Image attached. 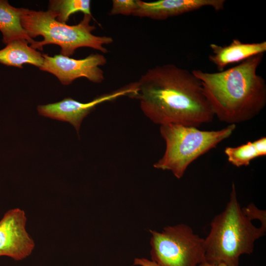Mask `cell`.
<instances>
[{
  "label": "cell",
  "mask_w": 266,
  "mask_h": 266,
  "mask_svg": "<svg viewBox=\"0 0 266 266\" xmlns=\"http://www.w3.org/2000/svg\"><path fill=\"white\" fill-rule=\"evenodd\" d=\"M20 8L21 25L28 35L33 39L38 35L43 37V40L36 41L31 46L35 50L42 51L44 45L56 44L61 47V55L69 57L76 49L82 47L106 53L108 50L103 45L113 42L111 37L92 33L96 28L90 25L91 16L85 14L78 24L68 25L58 21L57 14L50 10L43 11Z\"/></svg>",
  "instance_id": "obj_4"
},
{
  "label": "cell",
  "mask_w": 266,
  "mask_h": 266,
  "mask_svg": "<svg viewBox=\"0 0 266 266\" xmlns=\"http://www.w3.org/2000/svg\"><path fill=\"white\" fill-rule=\"evenodd\" d=\"M235 127L231 124L219 130L202 131L180 124L161 125L160 133L166 142V150L153 166L169 170L180 179L192 163L229 137Z\"/></svg>",
  "instance_id": "obj_5"
},
{
  "label": "cell",
  "mask_w": 266,
  "mask_h": 266,
  "mask_svg": "<svg viewBox=\"0 0 266 266\" xmlns=\"http://www.w3.org/2000/svg\"><path fill=\"white\" fill-rule=\"evenodd\" d=\"M238 201L232 184L225 209L210 223L204 238L205 261L213 265L238 266L240 256L253 253L256 240L265 235L266 227L255 226Z\"/></svg>",
  "instance_id": "obj_3"
},
{
  "label": "cell",
  "mask_w": 266,
  "mask_h": 266,
  "mask_svg": "<svg viewBox=\"0 0 266 266\" xmlns=\"http://www.w3.org/2000/svg\"><path fill=\"white\" fill-rule=\"evenodd\" d=\"M243 209L252 220L255 219L259 220L261 226L266 227V210L259 209L253 203L249 204L246 207H243Z\"/></svg>",
  "instance_id": "obj_17"
},
{
  "label": "cell",
  "mask_w": 266,
  "mask_h": 266,
  "mask_svg": "<svg viewBox=\"0 0 266 266\" xmlns=\"http://www.w3.org/2000/svg\"><path fill=\"white\" fill-rule=\"evenodd\" d=\"M25 212L18 208L7 211L0 220V257L21 261L34 249L33 240L26 230Z\"/></svg>",
  "instance_id": "obj_9"
},
{
  "label": "cell",
  "mask_w": 266,
  "mask_h": 266,
  "mask_svg": "<svg viewBox=\"0 0 266 266\" xmlns=\"http://www.w3.org/2000/svg\"><path fill=\"white\" fill-rule=\"evenodd\" d=\"M264 54L252 56L238 65L216 72L194 69L213 113L229 125L249 121L265 108L266 83L257 74Z\"/></svg>",
  "instance_id": "obj_2"
},
{
  "label": "cell",
  "mask_w": 266,
  "mask_h": 266,
  "mask_svg": "<svg viewBox=\"0 0 266 266\" xmlns=\"http://www.w3.org/2000/svg\"><path fill=\"white\" fill-rule=\"evenodd\" d=\"M25 40H14L0 50V63L23 68L24 64L40 67L43 63L42 54L29 46Z\"/></svg>",
  "instance_id": "obj_12"
},
{
  "label": "cell",
  "mask_w": 266,
  "mask_h": 266,
  "mask_svg": "<svg viewBox=\"0 0 266 266\" xmlns=\"http://www.w3.org/2000/svg\"><path fill=\"white\" fill-rule=\"evenodd\" d=\"M109 15H133L137 8V0H113Z\"/></svg>",
  "instance_id": "obj_16"
},
{
  "label": "cell",
  "mask_w": 266,
  "mask_h": 266,
  "mask_svg": "<svg viewBox=\"0 0 266 266\" xmlns=\"http://www.w3.org/2000/svg\"><path fill=\"white\" fill-rule=\"evenodd\" d=\"M209 47L213 54L210 55L208 59L221 71L230 64L241 62L252 56L264 54L266 51V41L244 43L235 38L227 45L211 43Z\"/></svg>",
  "instance_id": "obj_11"
},
{
  "label": "cell",
  "mask_w": 266,
  "mask_h": 266,
  "mask_svg": "<svg viewBox=\"0 0 266 266\" xmlns=\"http://www.w3.org/2000/svg\"><path fill=\"white\" fill-rule=\"evenodd\" d=\"M43 63L41 70L55 75L64 85L70 84L75 79L84 77L94 83L104 80L100 66L107 63L105 57L100 54H92L82 59H74L60 55L54 56L42 54Z\"/></svg>",
  "instance_id": "obj_8"
},
{
  "label": "cell",
  "mask_w": 266,
  "mask_h": 266,
  "mask_svg": "<svg viewBox=\"0 0 266 266\" xmlns=\"http://www.w3.org/2000/svg\"><path fill=\"white\" fill-rule=\"evenodd\" d=\"M90 0H51L49 1V10L55 12L56 20L66 24L69 16L77 12L92 16Z\"/></svg>",
  "instance_id": "obj_15"
},
{
  "label": "cell",
  "mask_w": 266,
  "mask_h": 266,
  "mask_svg": "<svg viewBox=\"0 0 266 266\" xmlns=\"http://www.w3.org/2000/svg\"><path fill=\"white\" fill-rule=\"evenodd\" d=\"M137 91V83L134 82L98 96L88 102L83 103L71 98H66L55 103L38 105L37 110L40 115L69 123L78 133L83 119L98 105L122 96L134 98Z\"/></svg>",
  "instance_id": "obj_7"
},
{
  "label": "cell",
  "mask_w": 266,
  "mask_h": 266,
  "mask_svg": "<svg viewBox=\"0 0 266 266\" xmlns=\"http://www.w3.org/2000/svg\"><path fill=\"white\" fill-rule=\"evenodd\" d=\"M0 31L5 44L18 39L27 41L30 46L36 42L22 26L20 8L11 6L7 0H0Z\"/></svg>",
  "instance_id": "obj_13"
},
{
  "label": "cell",
  "mask_w": 266,
  "mask_h": 266,
  "mask_svg": "<svg viewBox=\"0 0 266 266\" xmlns=\"http://www.w3.org/2000/svg\"><path fill=\"white\" fill-rule=\"evenodd\" d=\"M198 266H226L223 265H213L206 262L205 261L200 264Z\"/></svg>",
  "instance_id": "obj_19"
},
{
  "label": "cell",
  "mask_w": 266,
  "mask_h": 266,
  "mask_svg": "<svg viewBox=\"0 0 266 266\" xmlns=\"http://www.w3.org/2000/svg\"><path fill=\"white\" fill-rule=\"evenodd\" d=\"M134 265L140 266H158V265L152 261L145 258H135L134 260Z\"/></svg>",
  "instance_id": "obj_18"
},
{
  "label": "cell",
  "mask_w": 266,
  "mask_h": 266,
  "mask_svg": "<svg viewBox=\"0 0 266 266\" xmlns=\"http://www.w3.org/2000/svg\"><path fill=\"white\" fill-rule=\"evenodd\" d=\"M136 82L135 99L153 122L198 128L213 120L214 115L200 81L187 69L170 64L157 66Z\"/></svg>",
  "instance_id": "obj_1"
},
{
  "label": "cell",
  "mask_w": 266,
  "mask_h": 266,
  "mask_svg": "<svg viewBox=\"0 0 266 266\" xmlns=\"http://www.w3.org/2000/svg\"><path fill=\"white\" fill-rule=\"evenodd\" d=\"M224 153L233 165L247 166L254 159L266 155V137L263 136L236 147H227Z\"/></svg>",
  "instance_id": "obj_14"
},
{
  "label": "cell",
  "mask_w": 266,
  "mask_h": 266,
  "mask_svg": "<svg viewBox=\"0 0 266 266\" xmlns=\"http://www.w3.org/2000/svg\"><path fill=\"white\" fill-rule=\"evenodd\" d=\"M225 0H159L146 2L137 0V8L133 15L155 20H165L205 6L216 11L224 9Z\"/></svg>",
  "instance_id": "obj_10"
},
{
  "label": "cell",
  "mask_w": 266,
  "mask_h": 266,
  "mask_svg": "<svg viewBox=\"0 0 266 266\" xmlns=\"http://www.w3.org/2000/svg\"><path fill=\"white\" fill-rule=\"evenodd\" d=\"M150 232L151 258L158 266H198L205 261L204 238L189 226L179 224L161 232Z\"/></svg>",
  "instance_id": "obj_6"
}]
</instances>
